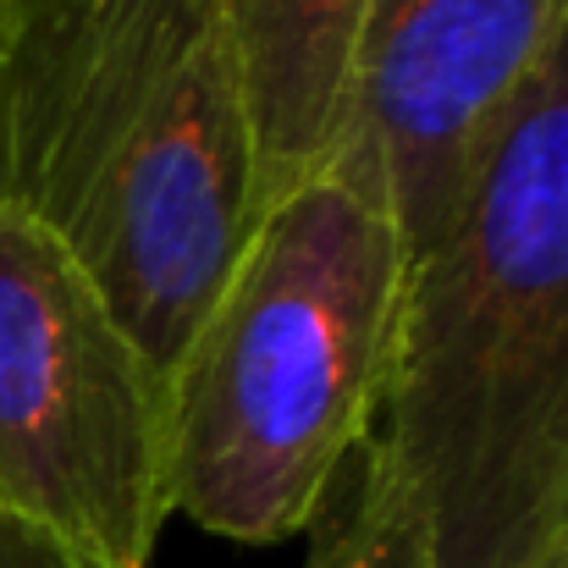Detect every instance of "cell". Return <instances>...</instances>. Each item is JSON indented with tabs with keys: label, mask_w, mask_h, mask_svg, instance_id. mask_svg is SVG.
I'll return each instance as SVG.
<instances>
[{
	"label": "cell",
	"mask_w": 568,
	"mask_h": 568,
	"mask_svg": "<svg viewBox=\"0 0 568 568\" xmlns=\"http://www.w3.org/2000/svg\"><path fill=\"white\" fill-rule=\"evenodd\" d=\"M0 204L172 376L265 204L226 0H11Z\"/></svg>",
	"instance_id": "1"
},
{
	"label": "cell",
	"mask_w": 568,
	"mask_h": 568,
	"mask_svg": "<svg viewBox=\"0 0 568 568\" xmlns=\"http://www.w3.org/2000/svg\"><path fill=\"white\" fill-rule=\"evenodd\" d=\"M371 453L430 568H530L568 508V28L408 260Z\"/></svg>",
	"instance_id": "2"
},
{
	"label": "cell",
	"mask_w": 568,
	"mask_h": 568,
	"mask_svg": "<svg viewBox=\"0 0 568 568\" xmlns=\"http://www.w3.org/2000/svg\"><path fill=\"white\" fill-rule=\"evenodd\" d=\"M403 271L376 166L343 139L260 204L166 376L172 514L243 547L326 514L376 425Z\"/></svg>",
	"instance_id": "3"
},
{
	"label": "cell",
	"mask_w": 568,
	"mask_h": 568,
	"mask_svg": "<svg viewBox=\"0 0 568 568\" xmlns=\"http://www.w3.org/2000/svg\"><path fill=\"white\" fill-rule=\"evenodd\" d=\"M0 497L89 568H150L166 491V376L78 260L0 204Z\"/></svg>",
	"instance_id": "4"
},
{
	"label": "cell",
	"mask_w": 568,
	"mask_h": 568,
	"mask_svg": "<svg viewBox=\"0 0 568 568\" xmlns=\"http://www.w3.org/2000/svg\"><path fill=\"white\" fill-rule=\"evenodd\" d=\"M568 28V0H371L337 139L381 178L414 260Z\"/></svg>",
	"instance_id": "5"
},
{
	"label": "cell",
	"mask_w": 568,
	"mask_h": 568,
	"mask_svg": "<svg viewBox=\"0 0 568 568\" xmlns=\"http://www.w3.org/2000/svg\"><path fill=\"white\" fill-rule=\"evenodd\" d=\"M365 6L371 0H226L265 199L315 172L337 144Z\"/></svg>",
	"instance_id": "6"
},
{
	"label": "cell",
	"mask_w": 568,
	"mask_h": 568,
	"mask_svg": "<svg viewBox=\"0 0 568 568\" xmlns=\"http://www.w3.org/2000/svg\"><path fill=\"white\" fill-rule=\"evenodd\" d=\"M310 530L315 541L304 568H430L425 530L392 469L371 453V442L359 447V480L343 497V508L326 503V514Z\"/></svg>",
	"instance_id": "7"
},
{
	"label": "cell",
	"mask_w": 568,
	"mask_h": 568,
	"mask_svg": "<svg viewBox=\"0 0 568 568\" xmlns=\"http://www.w3.org/2000/svg\"><path fill=\"white\" fill-rule=\"evenodd\" d=\"M0 568H89L72 558L61 541H50L39 525H28L6 497H0Z\"/></svg>",
	"instance_id": "8"
},
{
	"label": "cell",
	"mask_w": 568,
	"mask_h": 568,
	"mask_svg": "<svg viewBox=\"0 0 568 568\" xmlns=\"http://www.w3.org/2000/svg\"><path fill=\"white\" fill-rule=\"evenodd\" d=\"M530 568H568V508H564L558 530L547 536V547L536 552V564H530Z\"/></svg>",
	"instance_id": "9"
},
{
	"label": "cell",
	"mask_w": 568,
	"mask_h": 568,
	"mask_svg": "<svg viewBox=\"0 0 568 568\" xmlns=\"http://www.w3.org/2000/svg\"><path fill=\"white\" fill-rule=\"evenodd\" d=\"M6 17H11V0H0V39H6Z\"/></svg>",
	"instance_id": "10"
}]
</instances>
